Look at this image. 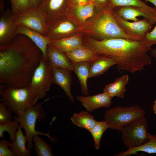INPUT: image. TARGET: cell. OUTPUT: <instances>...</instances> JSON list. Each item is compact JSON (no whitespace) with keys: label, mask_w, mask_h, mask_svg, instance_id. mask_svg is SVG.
Listing matches in <instances>:
<instances>
[{"label":"cell","mask_w":156,"mask_h":156,"mask_svg":"<svg viewBox=\"0 0 156 156\" xmlns=\"http://www.w3.org/2000/svg\"><path fill=\"white\" fill-rule=\"evenodd\" d=\"M43 56L41 50L27 36L18 34L0 46V83L7 86H28Z\"/></svg>","instance_id":"6da1fadb"},{"label":"cell","mask_w":156,"mask_h":156,"mask_svg":"<svg viewBox=\"0 0 156 156\" xmlns=\"http://www.w3.org/2000/svg\"><path fill=\"white\" fill-rule=\"evenodd\" d=\"M83 44L98 55L115 60L120 72L126 71L134 73L140 72L152 62L147 54L151 47L143 41L123 38L101 40L90 38L83 41Z\"/></svg>","instance_id":"7a4b0ae2"},{"label":"cell","mask_w":156,"mask_h":156,"mask_svg":"<svg viewBox=\"0 0 156 156\" xmlns=\"http://www.w3.org/2000/svg\"><path fill=\"white\" fill-rule=\"evenodd\" d=\"M76 32L93 35L98 40L123 38L140 41L128 35L122 29L114 16L113 8L109 4L98 10L83 25L78 27Z\"/></svg>","instance_id":"3957f363"},{"label":"cell","mask_w":156,"mask_h":156,"mask_svg":"<svg viewBox=\"0 0 156 156\" xmlns=\"http://www.w3.org/2000/svg\"><path fill=\"white\" fill-rule=\"evenodd\" d=\"M1 100L17 116L38 101L36 95L28 86L17 88L3 85L0 87Z\"/></svg>","instance_id":"277c9868"},{"label":"cell","mask_w":156,"mask_h":156,"mask_svg":"<svg viewBox=\"0 0 156 156\" xmlns=\"http://www.w3.org/2000/svg\"><path fill=\"white\" fill-rule=\"evenodd\" d=\"M49 99L48 98L42 102L36 103L34 105L28 108L19 116L13 117V120L18 121L21 126L24 129L27 138V147L31 150L33 147V138L34 135H46L51 139L48 134L36 131L35 129L36 120L40 121L45 115L42 105Z\"/></svg>","instance_id":"5b68a950"},{"label":"cell","mask_w":156,"mask_h":156,"mask_svg":"<svg viewBox=\"0 0 156 156\" xmlns=\"http://www.w3.org/2000/svg\"><path fill=\"white\" fill-rule=\"evenodd\" d=\"M145 114V111L137 105L127 107L118 105L106 110L104 118L109 128L121 132L125 125Z\"/></svg>","instance_id":"8992f818"},{"label":"cell","mask_w":156,"mask_h":156,"mask_svg":"<svg viewBox=\"0 0 156 156\" xmlns=\"http://www.w3.org/2000/svg\"><path fill=\"white\" fill-rule=\"evenodd\" d=\"M148 123L144 116L139 117L122 129L121 139L128 149L141 146L149 140Z\"/></svg>","instance_id":"52a82bcc"},{"label":"cell","mask_w":156,"mask_h":156,"mask_svg":"<svg viewBox=\"0 0 156 156\" xmlns=\"http://www.w3.org/2000/svg\"><path fill=\"white\" fill-rule=\"evenodd\" d=\"M52 72V66L47 57L43 56L28 86L36 94L38 100L44 97L49 90Z\"/></svg>","instance_id":"ba28073f"},{"label":"cell","mask_w":156,"mask_h":156,"mask_svg":"<svg viewBox=\"0 0 156 156\" xmlns=\"http://www.w3.org/2000/svg\"><path fill=\"white\" fill-rule=\"evenodd\" d=\"M14 16L17 25L25 27L46 36L49 25L36 8L25 10Z\"/></svg>","instance_id":"9c48e42d"},{"label":"cell","mask_w":156,"mask_h":156,"mask_svg":"<svg viewBox=\"0 0 156 156\" xmlns=\"http://www.w3.org/2000/svg\"><path fill=\"white\" fill-rule=\"evenodd\" d=\"M68 5V0H42L36 8L49 25L62 16Z\"/></svg>","instance_id":"30bf717a"},{"label":"cell","mask_w":156,"mask_h":156,"mask_svg":"<svg viewBox=\"0 0 156 156\" xmlns=\"http://www.w3.org/2000/svg\"><path fill=\"white\" fill-rule=\"evenodd\" d=\"M113 14L117 22L126 34L141 41H143L146 34L151 31L153 26L145 18L137 21L131 22L123 19L113 10Z\"/></svg>","instance_id":"8fae6325"},{"label":"cell","mask_w":156,"mask_h":156,"mask_svg":"<svg viewBox=\"0 0 156 156\" xmlns=\"http://www.w3.org/2000/svg\"><path fill=\"white\" fill-rule=\"evenodd\" d=\"M96 8L93 0L83 5H68L65 16L78 27H80L94 16Z\"/></svg>","instance_id":"7c38bea8"},{"label":"cell","mask_w":156,"mask_h":156,"mask_svg":"<svg viewBox=\"0 0 156 156\" xmlns=\"http://www.w3.org/2000/svg\"><path fill=\"white\" fill-rule=\"evenodd\" d=\"M113 11L121 18L126 21H138L137 17L142 16L147 19L153 25L156 22V12L136 6H121L115 7Z\"/></svg>","instance_id":"4fadbf2b"},{"label":"cell","mask_w":156,"mask_h":156,"mask_svg":"<svg viewBox=\"0 0 156 156\" xmlns=\"http://www.w3.org/2000/svg\"><path fill=\"white\" fill-rule=\"evenodd\" d=\"M77 28V26L64 16L49 25L46 36L51 40L64 38L76 32Z\"/></svg>","instance_id":"5bb4252c"},{"label":"cell","mask_w":156,"mask_h":156,"mask_svg":"<svg viewBox=\"0 0 156 156\" xmlns=\"http://www.w3.org/2000/svg\"><path fill=\"white\" fill-rule=\"evenodd\" d=\"M17 27L11 10L8 8L0 17V46L7 44L14 38Z\"/></svg>","instance_id":"9a60e30c"},{"label":"cell","mask_w":156,"mask_h":156,"mask_svg":"<svg viewBox=\"0 0 156 156\" xmlns=\"http://www.w3.org/2000/svg\"><path fill=\"white\" fill-rule=\"evenodd\" d=\"M72 71L67 68L52 67L51 81L52 83L59 86L70 101L74 102V97L71 93Z\"/></svg>","instance_id":"2e32d148"},{"label":"cell","mask_w":156,"mask_h":156,"mask_svg":"<svg viewBox=\"0 0 156 156\" xmlns=\"http://www.w3.org/2000/svg\"><path fill=\"white\" fill-rule=\"evenodd\" d=\"M112 99L103 92L92 96H78L76 99L80 102L87 111L91 113L101 107H110Z\"/></svg>","instance_id":"e0dca14e"},{"label":"cell","mask_w":156,"mask_h":156,"mask_svg":"<svg viewBox=\"0 0 156 156\" xmlns=\"http://www.w3.org/2000/svg\"><path fill=\"white\" fill-rule=\"evenodd\" d=\"M47 58L52 67L73 70V63L63 53L49 44L46 49Z\"/></svg>","instance_id":"ac0fdd59"},{"label":"cell","mask_w":156,"mask_h":156,"mask_svg":"<svg viewBox=\"0 0 156 156\" xmlns=\"http://www.w3.org/2000/svg\"><path fill=\"white\" fill-rule=\"evenodd\" d=\"M20 34L29 38L41 50L43 56L47 57V48L51 41L49 38L35 30L23 26L17 25L16 34Z\"/></svg>","instance_id":"d6986e66"},{"label":"cell","mask_w":156,"mask_h":156,"mask_svg":"<svg viewBox=\"0 0 156 156\" xmlns=\"http://www.w3.org/2000/svg\"><path fill=\"white\" fill-rule=\"evenodd\" d=\"M49 44L65 53L84 46L82 38L79 34L51 40Z\"/></svg>","instance_id":"ffe728a7"},{"label":"cell","mask_w":156,"mask_h":156,"mask_svg":"<svg viewBox=\"0 0 156 156\" xmlns=\"http://www.w3.org/2000/svg\"><path fill=\"white\" fill-rule=\"evenodd\" d=\"M129 79L127 74L123 75L116 78L114 82L105 86L103 92L111 98L116 96L122 99L127 90L126 86Z\"/></svg>","instance_id":"44dd1931"},{"label":"cell","mask_w":156,"mask_h":156,"mask_svg":"<svg viewBox=\"0 0 156 156\" xmlns=\"http://www.w3.org/2000/svg\"><path fill=\"white\" fill-rule=\"evenodd\" d=\"M116 64V61L112 58L101 55L90 63L89 78L101 75L112 66Z\"/></svg>","instance_id":"7402d4cb"},{"label":"cell","mask_w":156,"mask_h":156,"mask_svg":"<svg viewBox=\"0 0 156 156\" xmlns=\"http://www.w3.org/2000/svg\"><path fill=\"white\" fill-rule=\"evenodd\" d=\"M22 128L20 125L16 131L15 138L10 142L9 147L16 156H31V150L26 146V143L27 142V138L26 135H24Z\"/></svg>","instance_id":"603a6c76"},{"label":"cell","mask_w":156,"mask_h":156,"mask_svg":"<svg viewBox=\"0 0 156 156\" xmlns=\"http://www.w3.org/2000/svg\"><path fill=\"white\" fill-rule=\"evenodd\" d=\"M65 53L73 63L82 62L91 63L98 56L92 50L85 45Z\"/></svg>","instance_id":"cb8c5ba5"},{"label":"cell","mask_w":156,"mask_h":156,"mask_svg":"<svg viewBox=\"0 0 156 156\" xmlns=\"http://www.w3.org/2000/svg\"><path fill=\"white\" fill-rule=\"evenodd\" d=\"M91 62H82L73 63V70L79 81L81 93L86 96L89 95L87 80L89 78Z\"/></svg>","instance_id":"d4e9b609"},{"label":"cell","mask_w":156,"mask_h":156,"mask_svg":"<svg viewBox=\"0 0 156 156\" xmlns=\"http://www.w3.org/2000/svg\"><path fill=\"white\" fill-rule=\"evenodd\" d=\"M149 140L139 146L128 149L115 155L116 156H127L132 155H138V153L142 151L150 154L156 153V134L149 133Z\"/></svg>","instance_id":"484cf974"},{"label":"cell","mask_w":156,"mask_h":156,"mask_svg":"<svg viewBox=\"0 0 156 156\" xmlns=\"http://www.w3.org/2000/svg\"><path fill=\"white\" fill-rule=\"evenodd\" d=\"M70 119L73 124L89 131L97 122L87 111L75 113Z\"/></svg>","instance_id":"4316f807"},{"label":"cell","mask_w":156,"mask_h":156,"mask_svg":"<svg viewBox=\"0 0 156 156\" xmlns=\"http://www.w3.org/2000/svg\"><path fill=\"white\" fill-rule=\"evenodd\" d=\"M33 141L35 153L37 156L53 155L52 147L40 137L39 135L34 136Z\"/></svg>","instance_id":"83f0119b"},{"label":"cell","mask_w":156,"mask_h":156,"mask_svg":"<svg viewBox=\"0 0 156 156\" xmlns=\"http://www.w3.org/2000/svg\"><path fill=\"white\" fill-rule=\"evenodd\" d=\"M109 127L105 121H98L92 128L90 132L91 133L94 140L95 148L99 149L101 147V140L103 133Z\"/></svg>","instance_id":"f1b7e54d"},{"label":"cell","mask_w":156,"mask_h":156,"mask_svg":"<svg viewBox=\"0 0 156 156\" xmlns=\"http://www.w3.org/2000/svg\"><path fill=\"white\" fill-rule=\"evenodd\" d=\"M109 5L113 9L121 6H136L156 12V8L151 7L142 0H109Z\"/></svg>","instance_id":"f546056e"},{"label":"cell","mask_w":156,"mask_h":156,"mask_svg":"<svg viewBox=\"0 0 156 156\" xmlns=\"http://www.w3.org/2000/svg\"><path fill=\"white\" fill-rule=\"evenodd\" d=\"M20 125L19 122L14 120L7 123L0 124V138H3L4 132H7L9 134L10 140L11 142L13 141Z\"/></svg>","instance_id":"4dcf8cb0"},{"label":"cell","mask_w":156,"mask_h":156,"mask_svg":"<svg viewBox=\"0 0 156 156\" xmlns=\"http://www.w3.org/2000/svg\"><path fill=\"white\" fill-rule=\"evenodd\" d=\"M11 11L14 16L23 11L32 8L31 0H12Z\"/></svg>","instance_id":"1f68e13d"},{"label":"cell","mask_w":156,"mask_h":156,"mask_svg":"<svg viewBox=\"0 0 156 156\" xmlns=\"http://www.w3.org/2000/svg\"><path fill=\"white\" fill-rule=\"evenodd\" d=\"M12 112L3 102L0 103V124L12 121Z\"/></svg>","instance_id":"d6a6232c"},{"label":"cell","mask_w":156,"mask_h":156,"mask_svg":"<svg viewBox=\"0 0 156 156\" xmlns=\"http://www.w3.org/2000/svg\"><path fill=\"white\" fill-rule=\"evenodd\" d=\"M10 143L4 138L0 141V156H16L8 147Z\"/></svg>","instance_id":"836d02e7"},{"label":"cell","mask_w":156,"mask_h":156,"mask_svg":"<svg viewBox=\"0 0 156 156\" xmlns=\"http://www.w3.org/2000/svg\"><path fill=\"white\" fill-rule=\"evenodd\" d=\"M155 25V27L151 31L146 34L143 40L151 47L153 45H156V22Z\"/></svg>","instance_id":"e575fe53"},{"label":"cell","mask_w":156,"mask_h":156,"mask_svg":"<svg viewBox=\"0 0 156 156\" xmlns=\"http://www.w3.org/2000/svg\"><path fill=\"white\" fill-rule=\"evenodd\" d=\"M98 10L107 6L109 3V0H93Z\"/></svg>","instance_id":"d590c367"},{"label":"cell","mask_w":156,"mask_h":156,"mask_svg":"<svg viewBox=\"0 0 156 156\" xmlns=\"http://www.w3.org/2000/svg\"><path fill=\"white\" fill-rule=\"evenodd\" d=\"M90 0H68V5H81L87 4Z\"/></svg>","instance_id":"8d00e7d4"},{"label":"cell","mask_w":156,"mask_h":156,"mask_svg":"<svg viewBox=\"0 0 156 156\" xmlns=\"http://www.w3.org/2000/svg\"><path fill=\"white\" fill-rule=\"evenodd\" d=\"M32 8H36L41 3L42 0H31Z\"/></svg>","instance_id":"74e56055"},{"label":"cell","mask_w":156,"mask_h":156,"mask_svg":"<svg viewBox=\"0 0 156 156\" xmlns=\"http://www.w3.org/2000/svg\"><path fill=\"white\" fill-rule=\"evenodd\" d=\"M150 51L151 56L156 59V48L151 49Z\"/></svg>","instance_id":"f35d334b"},{"label":"cell","mask_w":156,"mask_h":156,"mask_svg":"<svg viewBox=\"0 0 156 156\" xmlns=\"http://www.w3.org/2000/svg\"><path fill=\"white\" fill-rule=\"evenodd\" d=\"M146 2H149L153 5H154L155 7H156V0H143Z\"/></svg>","instance_id":"ab89813d"},{"label":"cell","mask_w":156,"mask_h":156,"mask_svg":"<svg viewBox=\"0 0 156 156\" xmlns=\"http://www.w3.org/2000/svg\"><path fill=\"white\" fill-rule=\"evenodd\" d=\"M153 109L154 113L156 115V98L154 101V103L153 107Z\"/></svg>","instance_id":"60d3db41"},{"label":"cell","mask_w":156,"mask_h":156,"mask_svg":"<svg viewBox=\"0 0 156 156\" xmlns=\"http://www.w3.org/2000/svg\"><path fill=\"white\" fill-rule=\"evenodd\" d=\"M10 0V1H11L12 0Z\"/></svg>","instance_id":"b9f144b4"}]
</instances>
